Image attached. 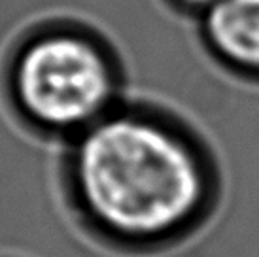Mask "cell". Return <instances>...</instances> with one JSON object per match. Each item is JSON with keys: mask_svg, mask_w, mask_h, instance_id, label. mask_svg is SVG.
Listing matches in <instances>:
<instances>
[{"mask_svg": "<svg viewBox=\"0 0 259 257\" xmlns=\"http://www.w3.org/2000/svg\"><path fill=\"white\" fill-rule=\"evenodd\" d=\"M172 4H176L178 8L186 10V12H191L195 15H201L210 4H214L216 0H170Z\"/></svg>", "mask_w": 259, "mask_h": 257, "instance_id": "277c9868", "label": "cell"}, {"mask_svg": "<svg viewBox=\"0 0 259 257\" xmlns=\"http://www.w3.org/2000/svg\"><path fill=\"white\" fill-rule=\"evenodd\" d=\"M65 180L87 227L133 250L184 238L206 220L216 197V172L199 131L129 102L66 142Z\"/></svg>", "mask_w": 259, "mask_h": 257, "instance_id": "6da1fadb", "label": "cell"}, {"mask_svg": "<svg viewBox=\"0 0 259 257\" xmlns=\"http://www.w3.org/2000/svg\"><path fill=\"white\" fill-rule=\"evenodd\" d=\"M8 97L29 133L70 142L123 104L121 68L101 36L76 23H48L12 51Z\"/></svg>", "mask_w": 259, "mask_h": 257, "instance_id": "7a4b0ae2", "label": "cell"}, {"mask_svg": "<svg viewBox=\"0 0 259 257\" xmlns=\"http://www.w3.org/2000/svg\"><path fill=\"white\" fill-rule=\"evenodd\" d=\"M199 21L204 42L218 61L259 81V0H216Z\"/></svg>", "mask_w": 259, "mask_h": 257, "instance_id": "3957f363", "label": "cell"}]
</instances>
